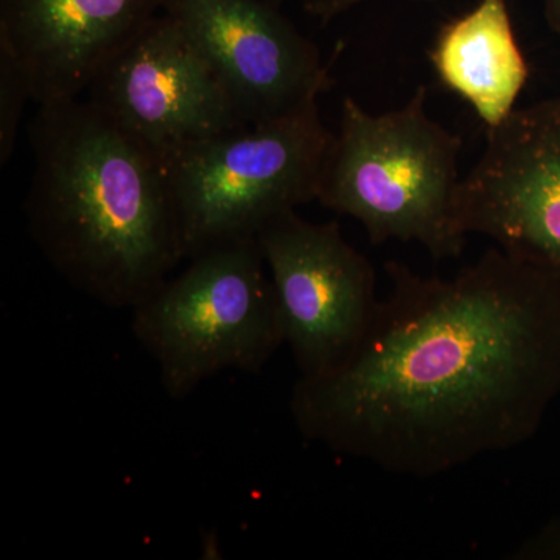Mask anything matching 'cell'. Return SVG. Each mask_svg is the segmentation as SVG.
<instances>
[{"instance_id": "cell-1", "label": "cell", "mask_w": 560, "mask_h": 560, "mask_svg": "<svg viewBox=\"0 0 560 560\" xmlns=\"http://www.w3.org/2000/svg\"><path fill=\"white\" fill-rule=\"evenodd\" d=\"M385 272L359 348L294 383L302 436L415 478L533 440L560 394V283L497 246L452 278Z\"/></svg>"}, {"instance_id": "cell-2", "label": "cell", "mask_w": 560, "mask_h": 560, "mask_svg": "<svg viewBox=\"0 0 560 560\" xmlns=\"http://www.w3.org/2000/svg\"><path fill=\"white\" fill-rule=\"evenodd\" d=\"M25 220L69 285L131 308L186 259L165 162L88 101L38 106Z\"/></svg>"}, {"instance_id": "cell-3", "label": "cell", "mask_w": 560, "mask_h": 560, "mask_svg": "<svg viewBox=\"0 0 560 560\" xmlns=\"http://www.w3.org/2000/svg\"><path fill=\"white\" fill-rule=\"evenodd\" d=\"M460 150L427 113L425 86L378 114L346 97L316 201L360 221L374 245L419 243L433 259H455L467 238L455 217Z\"/></svg>"}, {"instance_id": "cell-4", "label": "cell", "mask_w": 560, "mask_h": 560, "mask_svg": "<svg viewBox=\"0 0 560 560\" xmlns=\"http://www.w3.org/2000/svg\"><path fill=\"white\" fill-rule=\"evenodd\" d=\"M189 260L131 308L132 334L175 400L223 371L259 374L285 345L257 237L219 243Z\"/></svg>"}, {"instance_id": "cell-5", "label": "cell", "mask_w": 560, "mask_h": 560, "mask_svg": "<svg viewBox=\"0 0 560 560\" xmlns=\"http://www.w3.org/2000/svg\"><path fill=\"white\" fill-rule=\"evenodd\" d=\"M331 139L316 101L173 154L165 167L186 259L219 243L257 237L280 213L316 201Z\"/></svg>"}, {"instance_id": "cell-6", "label": "cell", "mask_w": 560, "mask_h": 560, "mask_svg": "<svg viewBox=\"0 0 560 560\" xmlns=\"http://www.w3.org/2000/svg\"><path fill=\"white\" fill-rule=\"evenodd\" d=\"M257 242L300 377L337 370L359 348L381 304L371 261L342 237L337 221L313 223L296 210L268 221Z\"/></svg>"}, {"instance_id": "cell-7", "label": "cell", "mask_w": 560, "mask_h": 560, "mask_svg": "<svg viewBox=\"0 0 560 560\" xmlns=\"http://www.w3.org/2000/svg\"><path fill=\"white\" fill-rule=\"evenodd\" d=\"M486 139L456 191L460 232L560 283V95L515 109Z\"/></svg>"}, {"instance_id": "cell-8", "label": "cell", "mask_w": 560, "mask_h": 560, "mask_svg": "<svg viewBox=\"0 0 560 560\" xmlns=\"http://www.w3.org/2000/svg\"><path fill=\"white\" fill-rule=\"evenodd\" d=\"M86 101L162 161L245 127L208 62L164 13L101 70Z\"/></svg>"}, {"instance_id": "cell-9", "label": "cell", "mask_w": 560, "mask_h": 560, "mask_svg": "<svg viewBox=\"0 0 560 560\" xmlns=\"http://www.w3.org/2000/svg\"><path fill=\"white\" fill-rule=\"evenodd\" d=\"M248 125L289 116L331 88L311 39L265 0H162Z\"/></svg>"}, {"instance_id": "cell-10", "label": "cell", "mask_w": 560, "mask_h": 560, "mask_svg": "<svg viewBox=\"0 0 560 560\" xmlns=\"http://www.w3.org/2000/svg\"><path fill=\"white\" fill-rule=\"evenodd\" d=\"M162 0H0V40L24 66L32 102L80 98L158 14Z\"/></svg>"}, {"instance_id": "cell-11", "label": "cell", "mask_w": 560, "mask_h": 560, "mask_svg": "<svg viewBox=\"0 0 560 560\" xmlns=\"http://www.w3.org/2000/svg\"><path fill=\"white\" fill-rule=\"evenodd\" d=\"M430 60L441 83L459 95L486 130L514 113L529 66L506 0H480L438 33Z\"/></svg>"}, {"instance_id": "cell-12", "label": "cell", "mask_w": 560, "mask_h": 560, "mask_svg": "<svg viewBox=\"0 0 560 560\" xmlns=\"http://www.w3.org/2000/svg\"><path fill=\"white\" fill-rule=\"evenodd\" d=\"M32 101V86L24 66L14 51L0 40V164H9L16 149L25 105Z\"/></svg>"}, {"instance_id": "cell-13", "label": "cell", "mask_w": 560, "mask_h": 560, "mask_svg": "<svg viewBox=\"0 0 560 560\" xmlns=\"http://www.w3.org/2000/svg\"><path fill=\"white\" fill-rule=\"evenodd\" d=\"M515 560H560V517L552 518L512 552Z\"/></svg>"}, {"instance_id": "cell-14", "label": "cell", "mask_w": 560, "mask_h": 560, "mask_svg": "<svg viewBox=\"0 0 560 560\" xmlns=\"http://www.w3.org/2000/svg\"><path fill=\"white\" fill-rule=\"evenodd\" d=\"M265 2L279 7V9L287 2L300 3L302 9L311 13L312 16L319 18V20L324 21L327 11L334 5L335 0H265Z\"/></svg>"}, {"instance_id": "cell-15", "label": "cell", "mask_w": 560, "mask_h": 560, "mask_svg": "<svg viewBox=\"0 0 560 560\" xmlns=\"http://www.w3.org/2000/svg\"><path fill=\"white\" fill-rule=\"evenodd\" d=\"M544 10L548 24L560 35V0H544Z\"/></svg>"}, {"instance_id": "cell-16", "label": "cell", "mask_w": 560, "mask_h": 560, "mask_svg": "<svg viewBox=\"0 0 560 560\" xmlns=\"http://www.w3.org/2000/svg\"><path fill=\"white\" fill-rule=\"evenodd\" d=\"M361 2H364V0H335L334 5L327 11L324 22L334 20L338 14L346 13V11L353 9V7L360 5Z\"/></svg>"}]
</instances>
